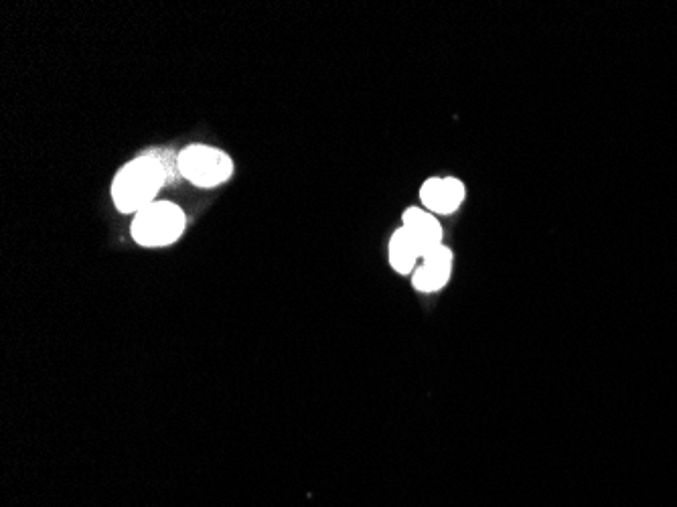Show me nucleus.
<instances>
[{
    "mask_svg": "<svg viewBox=\"0 0 677 507\" xmlns=\"http://www.w3.org/2000/svg\"><path fill=\"white\" fill-rule=\"evenodd\" d=\"M167 181V167L155 155H140L126 163L112 181V201L120 213H138L157 201Z\"/></svg>",
    "mask_w": 677,
    "mask_h": 507,
    "instance_id": "nucleus-1",
    "label": "nucleus"
},
{
    "mask_svg": "<svg viewBox=\"0 0 677 507\" xmlns=\"http://www.w3.org/2000/svg\"><path fill=\"white\" fill-rule=\"evenodd\" d=\"M185 226V211L173 201L159 199L134 215L130 234L142 248H167L183 236Z\"/></svg>",
    "mask_w": 677,
    "mask_h": 507,
    "instance_id": "nucleus-2",
    "label": "nucleus"
},
{
    "mask_svg": "<svg viewBox=\"0 0 677 507\" xmlns=\"http://www.w3.org/2000/svg\"><path fill=\"white\" fill-rule=\"evenodd\" d=\"M177 169L195 187L213 189L230 181L234 175V161L221 149L207 147V144H191L179 153Z\"/></svg>",
    "mask_w": 677,
    "mask_h": 507,
    "instance_id": "nucleus-3",
    "label": "nucleus"
},
{
    "mask_svg": "<svg viewBox=\"0 0 677 507\" xmlns=\"http://www.w3.org/2000/svg\"><path fill=\"white\" fill-rule=\"evenodd\" d=\"M402 228L410 236L420 258H426L438 246H442V228L434 213L420 207H410L402 217Z\"/></svg>",
    "mask_w": 677,
    "mask_h": 507,
    "instance_id": "nucleus-4",
    "label": "nucleus"
},
{
    "mask_svg": "<svg viewBox=\"0 0 677 507\" xmlns=\"http://www.w3.org/2000/svg\"><path fill=\"white\" fill-rule=\"evenodd\" d=\"M420 199L424 207L438 215H450L459 209L465 199V185L455 177H432L424 181L420 189Z\"/></svg>",
    "mask_w": 677,
    "mask_h": 507,
    "instance_id": "nucleus-5",
    "label": "nucleus"
},
{
    "mask_svg": "<svg viewBox=\"0 0 677 507\" xmlns=\"http://www.w3.org/2000/svg\"><path fill=\"white\" fill-rule=\"evenodd\" d=\"M422 266L414 270V288L422 293H434L438 288L446 284L450 278V270H453V252L446 246H438L434 252H430L426 258H422Z\"/></svg>",
    "mask_w": 677,
    "mask_h": 507,
    "instance_id": "nucleus-6",
    "label": "nucleus"
},
{
    "mask_svg": "<svg viewBox=\"0 0 677 507\" xmlns=\"http://www.w3.org/2000/svg\"><path fill=\"white\" fill-rule=\"evenodd\" d=\"M418 258L420 256H418L410 236L406 234V230L404 228L396 230L392 240H390V264H392V268L400 274L414 272Z\"/></svg>",
    "mask_w": 677,
    "mask_h": 507,
    "instance_id": "nucleus-7",
    "label": "nucleus"
}]
</instances>
